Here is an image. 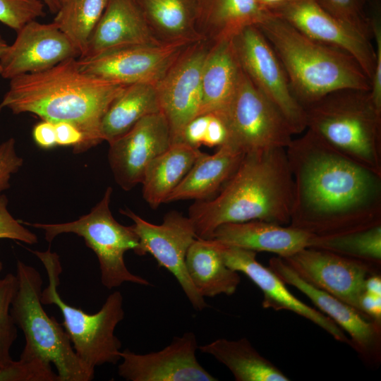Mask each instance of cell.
I'll return each instance as SVG.
<instances>
[{
  "instance_id": "obj_36",
  "label": "cell",
  "mask_w": 381,
  "mask_h": 381,
  "mask_svg": "<svg viewBox=\"0 0 381 381\" xmlns=\"http://www.w3.org/2000/svg\"><path fill=\"white\" fill-rule=\"evenodd\" d=\"M369 19L372 38L375 42V66L370 80V95L377 105L381 109V1L368 0Z\"/></svg>"
},
{
  "instance_id": "obj_11",
  "label": "cell",
  "mask_w": 381,
  "mask_h": 381,
  "mask_svg": "<svg viewBox=\"0 0 381 381\" xmlns=\"http://www.w3.org/2000/svg\"><path fill=\"white\" fill-rule=\"evenodd\" d=\"M130 218L139 238L136 255H151L159 267L167 269L177 279L189 302L196 310L208 306L195 290L186 267L188 249L196 238L191 220L176 211L167 212L160 224L150 223L128 208L120 210Z\"/></svg>"
},
{
  "instance_id": "obj_41",
  "label": "cell",
  "mask_w": 381,
  "mask_h": 381,
  "mask_svg": "<svg viewBox=\"0 0 381 381\" xmlns=\"http://www.w3.org/2000/svg\"><path fill=\"white\" fill-rule=\"evenodd\" d=\"M229 132L223 115L210 113L203 145L212 147H220L229 142Z\"/></svg>"
},
{
  "instance_id": "obj_5",
  "label": "cell",
  "mask_w": 381,
  "mask_h": 381,
  "mask_svg": "<svg viewBox=\"0 0 381 381\" xmlns=\"http://www.w3.org/2000/svg\"><path fill=\"white\" fill-rule=\"evenodd\" d=\"M303 108L306 128L381 175V109L370 90H337Z\"/></svg>"
},
{
  "instance_id": "obj_30",
  "label": "cell",
  "mask_w": 381,
  "mask_h": 381,
  "mask_svg": "<svg viewBox=\"0 0 381 381\" xmlns=\"http://www.w3.org/2000/svg\"><path fill=\"white\" fill-rule=\"evenodd\" d=\"M147 23L167 41H200L196 28L195 0H137Z\"/></svg>"
},
{
  "instance_id": "obj_3",
  "label": "cell",
  "mask_w": 381,
  "mask_h": 381,
  "mask_svg": "<svg viewBox=\"0 0 381 381\" xmlns=\"http://www.w3.org/2000/svg\"><path fill=\"white\" fill-rule=\"evenodd\" d=\"M294 181L286 148L245 154L217 196L196 200L188 209L196 238L212 239L226 223L262 220L290 222Z\"/></svg>"
},
{
  "instance_id": "obj_43",
  "label": "cell",
  "mask_w": 381,
  "mask_h": 381,
  "mask_svg": "<svg viewBox=\"0 0 381 381\" xmlns=\"http://www.w3.org/2000/svg\"><path fill=\"white\" fill-rule=\"evenodd\" d=\"M32 137L35 143L43 149H50L57 145L54 123L42 120L37 123L32 130Z\"/></svg>"
},
{
  "instance_id": "obj_2",
  "label": "cell",
  "mask_w": 381,
  "mask_h": 381,
  "mask_svg": "<svg viewBox=\"0 0 381 381\" xmlns=\"http://www.w3.org/2000/svg\"><path fill=\"white\" fill-rule=\"evenodd\" d=\"M10 80L9 90L0 105L13 114L31 113L54 123L73 124L83 135V143L74 153L87 151L102 142V119L127 86L82 71L77 58Z\"/></svg>"
},
{
  "instance_id": "obj_1",
  "label": "cell",
  "mask_w": 381,
  "mask_h": 381,
  "mask_svg": "<svg viewBox=\"0 0 381 381\" xmlns=\"http://www.w3.org/2000/svg\"><path fill=\"white\" fill-rule=\"evenodd\" d=\"M286 153L294 181L289 226L330 236L381 224V175L306 128Z\"/></svg>"
},
{
  "instance_id": "obj_47",
  "label": "cell",
  "mask_w": 381,
  "mask_h": 381,
  "mask_svg": "<svg viewBox=\"0 0 381 381\" xmlns=\"http://www.w3.org/2000/svg\"><path fill=\"white\" fill-rule=\"evenodd\" d=\"M43 4L47 6L49 10L53 13H56L60 8V2L59 0H41Z\"/></svg>"
},
{
  "instance_id": "obj_24",
  "label": "cell",
  "mask_w": 381,
  "mask_h": 381,
  "mask_svg": "<svg viewBox=\"0 0 381 381\" xmlns=\"http://www.w3.org/2000/svg\"><path fill=\"white\" fill-rule=\"evenodd\" d=\"M245 153L230 142L213 155L204 153L194 163L166 202L183 200L210 199L231 177Z\"/></svg>"
},
{
  "instance_id": "obj_33",
  "label": "cell",
  "mask_w": 381,
  "mask_h": 381,
  "mask_svg": "<svg viewBox=\"0 0 381 381\" xmlns=\"http://www.w3.org/2000/svg\"><path fill=\"white\" fill-rule=\"evenodd\" d=\"M17 286L16 275L12 273H8L0 279V368L14 361L11 349L18 337V327L10 309Z\"/></svg>"
},
{
  "instance_id": "obj_35",
  "label": "cell",
  "mask_w": 381,
  "mask_h": 381,
  "mask_svg": "<svg viewBox=\"0 0 381 381\" xmlns=\"http://www.w3.org/2000/svg\"><path fill=\"white\" fill-rule=\"evenodd\" d=\"M41 0H0V22L18 32L30 21L45 16Z\"/></svg>"
},
{
  "instance_id": "obj_28",
  "label": "cell",
  "mask_w": 381,
  "mask_h": 381,
  "mask_svg": "<svg viewBox=\"0 0 381 381\" xmlns=\"http://www.w3.org/2000/svg\"><path fill=\"white\" fill-rule=\"evenodd\" d=\"M198 349L224 365L236 381H289L290 379L262 356L245 337L221 338L200 346Z\"/></svg>"
},
{
  "instance_id": "obj_38",
  "label": "cell",
  "mask_w": 381,
  "mask_h": 381,
  "mask_svg": "<svg viewBox=\"0 0 381 381\" xmlns=\"http://www.w3.org/2000/svg\"><path fill=\"white\" fill-rule=\"evenodd\" d=\"M8 199L0 195V238L11 239L28 245L38 243L37 235L16 219L7 208Z\"/></svg>"
},
{
  "instance_id": "obj_48",
  "label": "cell",
  "mask_w": 381,
  "mask_h": 381,
  "mask_svg": "<svg viewBox=\"0 0 381 381\" xmlns=\"http://www.w3.org/2000/svg\"><path fill=\"white\" fill-rule=\"evenodd\" d=\"M8 45L6 42L0 37V58L4 54L7 50Z\"/></svg>"
},
{
  "instance_id": "obj_22",
  "label": "cell",
  "mask_w": 381,
  "mask_h": 381,
  "mask_svg": "<svg viewBox=\"0 0 381 381\" xmlns=\"http://www.w3.org/2000/svg\"><path fill=\"white\" fill-rule=\"evenodd\" d=\"M313 236L289 225L251 220L222 224L215 229L212 239L228 246L286 258L310 247Z\"/></svg>"
},
{
  "instance_id": "obj_29",
  "label": "cell",
  "mask_w": 381,
  "mask_h": 381,
  "mask_svg": "<svg viewBox=\"0 0 381 381\" xmlns=\"http://www.w3.org/2000/svg\"><path fill=\"white\" fill-rule=\"evenodd\" d=\"M156 85L135 83L126 87L102 119L99 127L102 142L111 143L141 119L161 111Z\"/></svg>"
},
{
  "instance_id": "obj_7",
  "label": "cell",
  "mask_w": 381,
  "mask_h": 381,
  "mask_svg": "<svg viewBox=\"0 0 381 381\" xmlns=\"http://www.w3.org/2000/svg\"><path fill=\"white\" fill-rule=\"evenodd\" d=\"M43 264L49 284L42 291L43 305H55L62 317V325L80 360L90 368L121 361V342L115 329L124 318L123 298L115 291L108 296L99 311L94 314L66 303L61 297L58 286L62 267L59 256L50 248L45 251L30 250Z\"/></svg>"
},
{
  "instance_id": "obj_51",
  "label": "cell",
  "mask_w": 381,
  "mask_h": 381,
  "mask_svg": "<svg viewBox=\"0 0 381 381\" xmlns=\"http://www.w3.org/2000/svg\"><path fill=\"white\" fill-rule=\"evenodd\" d=\"M0 73H1V68H0Z\"/></svg>"
},
{
  "instance_id": "obj_13",
  "label": "cell",
  "mask_w": 381,
  "mask_h": 381,
  "mask_svg": "<svg viewBox=\"0 0 381 381\" xmlns=\"http://www.w3.org/2000/svg\"><path fill=\"white\" fill-rule=\"evenodd\" d=\"M282 258L306 282L362 314L359 299L364 292V282L368 276L380 274V266L368 262L312 247Z\"/></svg>"
},
{
  "instance_id": "obj_42",
  "label": "cell",
  "mask_w": 381,
  "mask_h": 381,
  "mask_svg": "<svg viewBox=\"0 0 381 381\" xmlns=\"http://www.w3.org/2000/svg\"><path fill=\"white\" fill-rule=\"evenodd\" d=\"M54 128L57 145L73 146L74 152L83 143V133L73 124L59 121L54 123Z\"/></svg>"
},
{
  "instance_id": "obj_50",
  "label": "cell",
  "mask_w": 381,
  "mask_h": 381,
  "mask_svg": "<svg viewBox=\"0 0 381 381\" xmlns=\"http://www.w3.org/2000/svg\"><path fill=\"white\" fill-rule=\"evenodd\" d=\"M59 1L60 2V4H63L64 2H65L67 0H59Z\"/></svg>"
},
{
  "instance_id": "obj_9",
  "label": "cell",
  "mask_w": 381,
  "mask_h": 381,
  "mask_svg": "<svg viewBox=\"0 0 381 381\" xmlns=\"http://www.w3.org/2000/svg\"><path fill=\"white\" fill-rule=\"evenodd\" d=\"M229 142L245 154L286 148L293 133L283 114L241 69L235 94L224 114Z\"/></svg>"
},
{
  "instance_id": "obj_37",
  "label": "cell",
  "mask_w": 381,
  "mask_h": 381,
  "mask_svg": "<svg viewBox=\"0 0 381 381\" xmlns=\"http://www.w3.org/2000/svg\"><path fill=\"white\" fill-rule=\"evenodd\" d=\"M50 377V369L40 361L19 359L0 368V381H48Z\"/></svg>"
},
{
  "instance_id": "obj_19",
  "label": "cell",
  "mask_w": 381,
  "mask_h": 381,
  "mask_svg": "<svg viewBox=\"0 0 381 381\" xmlns=\"http://www.w3.org/2000/svg\"><path fill=\"white\" fill-rule=\"evenodd\" d=\"M207 52L202 40L188 46L156 85L161 112L169 126L172 143L200 114L202 71Z\"/></svg>"
},
{
  "instance_id": "obj_17",
  "label": "cell",
  "mask_w": 381,
  "mask_h": 381,
  "mask_svg": "<svg viewBox=\"0 0 381 381\" xmlns=\"http://www.w3.org/2000/svg\"><path fill=\"white\" fill-rule=\"evenodd\" d=\"M193 332L176 337L163 349L145 354L121 351L118 374L128 381H217L198 362Z\"/></svg>"
},
{
  "instance_id": "obj_39",
  "label": "cell",
  "mask_w": 381,
  "mask_h": 381,
  "mask_svg": "<svg viewBox=\"0 0 381 381\" xmlns=\"http://www.w3.org/2000/svg\"><path fill=\"white\" fill-rule=\"evenodd\" d=\"M2 108L0 105V111ZM23 164V158L16 152L14 138L0 144V195L9 188L11 175L17 173Z\"/></svg>"
},
{
  "instance_id": "obj_4",
  "label": "cell",
  "mask_w": 381,
  "mask_h": 381,
  "mask_svg": "<svg viewBox=\"0 0 381 381\" xmlns=\"http://www.w3.org/2000/svg\"><path fill=\"white\" fill-rule=\"evenodd\" d=\"M274 49L303 106L341 89L370 90V80L349 53L315 41L267 13L256 25Z\"/></svg>"
},
{
  "instance_id": "obj_12",
  "label": "cell",
  "mask_w": 381,
  "mask_h": 381,
  "mask_svg": "<svg viewBox=\"0 0 381 381\" xmlns=\"http://www.w3.org/2000/svg\"><path fill=\"white\" fill-rule=\"evenodd\" d=\"M192 43L181 40L128 46L77 60L82 71L102 79L126 85L157 84Z\"/></svg>"
},
{
  "instance_id": "obj_44",
  "label": "cell",
  "mask_w": 381,
  "mask_h": 381,
  "mask_svg": "<svg viewBox=\"0 0 381 381\" xmlns=\"http://www.w3.org/2000/svg\"><path fill=\"white\" fill-rule=\"evenodd\" d=\"M359 306L365 317L381 322V296L364 291L360 297Z\"/></svg>"
},
{
  "instance_id": "obj_25",
  "label": "cell",
  "mask_w": 381,
  "mask_h": 381,
  "mask_svg": "<svg viewBox=\"0 0 381 381\" xmlns=\"http://www.w3.org/2000/svg\"><path fill=\"white\" fill-rule=\"evenodd\" d=\"M185 263L193 285L203 298L231 296L240 284L238 272L226 265L212 239L196 238L188 249Z\"/></svg>"
},
{
  "instance_id": "obj_10",
  "label": "cell",
  "mask_w": 381,
  "mask_h": 381,
  "mask_svg": "<svg viewBox=\"0 0 381 381\" xmlns=\"http://www.w3.org/2000/svg\"><path fill=\"white\" fill-rule=\"evenodd\" d=\"M241 69L253 85L280 111L293 134L306 130L303 106L295 97L278 56L256 25H250L233 38Z\"/></svg>"
},
{
  "instance_id": "obj_27",
  "label": "cell",
  "mask_w": 381,
  "mask_h": 381,
  "mask_svg": "<svg viewBox=\"0 0 381 381\" xmlns=\"http://www.w3.org/2000/svg\"><path fill=\"white\" fill-rule=\"evenodd\" d=\"M196 28L214 42L233 38L243 28L257 25L267 14L258 0H195Z\"/></svg>"
},
{
  "instance_id": "obj_34",
  "label": "cell",
  "mask_w": 381,
  "mask_h": 381,
  "mask_svg": "<svg viewBox=\"0 0 381 381\" xmlns=\"http://www.w3.org/2000/svg\"><path fill=\"white\" fill-rule=\"evenodd\" d=\"M328 13L371 40L372 32L365 5L368 0H316Z\"/></svg>"
},
{
  "instance_id": "obj_40",
  "label": "cell",
  "mask_w": 381,
  "mask_h": 381,
  "mask_svg": "<svg viewBox=\"0 0 381 381\" xmlns=\"http://www.w3.org/2000/svg\"><path fill=\"white\" fill-rule=\"evenodd\" d=\"M210 118V113L196 116L184 126L176 142L199 149L203 145Z\"/></svg>"
},
{
  "instance_id": "obj_46",
  "label": "cell",
  "mask_w": 381,
  "mask_h": 381,
  "mask_svg": "<svg viewBox=\"0 0 381 381\" xmlns=\"http://www.w3.org/2000/svg\"><path fill=\"white\" fill-rule=\"evenodd\" d=\"M262 8L267 13L285 4L290 0H258Z\"/></svg>"
},
{
  "instance_id": "obj_15",
  "label": "cell",
  "mask_w": 381,
  "mask_h": 381,
  "mask_svg": "<svg viewBox=\"0 0 381 381\" xmlns=\"http://www.w3.org/2000/svg\"><path fill=\"white\" fill-rule=\"evenodd\" d=\"M171 143L170 128L161 111L141 119L109 143L108 161L116 183L126 191L141 183L148 164Z\"/></svg>"
},
{
  "instance_id": "obj_16",
  "label": "cell",
  "mask_w": 381,
  "mask_h": 381,
  "mask_svg": "<svg viewBox=\"0 0 381 381\" xmlns=\"http://www.w3.org/2000/svg\"><path fill=\"white\" fill-rule=\"evenodd\" d=\"M269 13L315 41L349 53L371 80L375 52L370 40L331 16L316 0H290Z\"/></svg>"
},
{
  "instance_id": "obj_31",
  "label": "cell",
  "mask_w": 381,
  "mask_h": 381,
  "mask_svg": "<svg viewBox=\"0 0 381 381\" xmlns=\"http://www.w3.org/2000/svg\"><path fill=\"white\" fill-rule=\"evenodd\" d=\"M108 0H67L61 4L53 23L85 54Z\"/></svg>"
},
{
  "instance_id": "obj_23",
  "label": "cell",
  "mask_w": 381,
  "mask_h": 381,
  "mask_svg": "<svg viewBox=\"0 0 381 381\" xmlns=\"http://www.w3.org/2000/svg\"><path fill=\"white\" fill-rule=\"evenodd\" d=\"M241 72L232 38L214 42L202 67L199 115L224 114L235 94Z\"/></svg>"
},
{
  "instance_id": "obj_6",
  "label": "cell",
  "mask_w": 381,
  "mask_h": 381,
  "mask_svg": "<svg viewBox=\"0 0 381 381\" xmlns=\"http://www.w3.org/2000/svg\"><path fill=\"white\" fill-rule=\"evenodd\" d=\"M16 275L18 286L10 311L25 337L19 359L40 360L54 365L59 381L92 380L95 370L80 360L62 324L43 308V281L39 271L18 260Z\"/></svg>"
},
{
  "instance_id": "obj_32",
  "label": "cell",
  "mask_w": 381,
  "mask_h": 381,
  "mask_svg": "<svg viewBox=\"0 0 381 381\" xmlns=\"http://www.w3.org/2000/svg\"><path fill=\"white\" fill-rule=\"evenodd\" d=\"M310 247L381 266V224L344 234L314 236Z\"/></svg>"
},
{
  "instance_id": "obj_14",
  "label": "cell",
  "mask_w": 381,
  "mask_h": 381,
  "mask_svg": "<svg viewBox=\"0 0 381 381\" xmlns=\"http://www.w3.org/2000/svg\"><path fill=\"white\" fill-rule=\"evenodd\" d=\"M269 268L286 284L306 295L324 314L348 333L351 346L369 365L381 361V322L365 318L356 309L301 279L281 257H272Z\"/></svg>"
},
{
  "instance_id": "obj_8",
  "label": "cell",
  "mask_w": 381,
  "mask_h": 381,
  "mask_svg": "<svg viewBox=\"0 0 381 381\" xmlns=\"http://www.w3.org/2000/svg\"><path fill=\"white\" fill-rule=\"evenodd\" d=\"M112 191L111 187H107L101 200L90 212L74 221L57 224L20 222L43 231L49 243L62 234L82 237L97 258L101 283L107 289L127 282L150 286L149 281L133 274L126 265L124 254L131 250L136 252L139 238L132 225L124 226L113 217L109 207Z\"/></svg>"
},
{
  "instance_id": "obj_26",
  "label": "cell",
  "mask_w": 381,
  "mask_h": 381,
  "mask_svg": "<svg viewBox=\"0 0 381 381\" xmlns=\"http://www.w3.org/2000/svg\"><path fill=\"white\" fill-rule=\"evenodd\" d=\"M204 152L181 142L172 143L147 167L141 184L143 197L153 209L165 203Z\"/></svg>"
},
{
  "instance_id": "obj_45",
  "label": "cell",
  "mask_w": 381,
  "mask_h": 381,
  "mask_svg": "<svg viewBox=\"0 0 381 381\" xmlns=\"http://www.w3.org/2000/svg\"><path fill=\"white\" fill-rule=\"evenodd\" d=\"M364 291L381 296V277L380 274H373L368 276L364 282Z\"/></svg>"
},
{
  "instance_id": "obj_21",
  "label": "cell",
  "mask_w": 381,
  "mask_h": 381,
  "mask_svg": "<svg viewBox=\"0 0 381 381\" xmlns=\"http://www.w3.org/2000/svg\"><path fill=\"white\" fill-rule=\"evenodd\" d=\"M152 30L137 0H108L85 54L78 58L128 46L164 42L157 39Z\"/></svg>"
},
{
  "instance_id": "obj_18",
  "label": "cell",
  "mask_w": 381,
  "mask_h": 381,
  "mask_svg": "<svg viewBox=\"0 0 381 381\" xmlns=\"http://www.w3.org/2000/svg\"><path fill=\"white\" fill-rule=\"evenodd\" d=\"M212 240L226 265L246 274L261 290L263 308L291 311L319 326L335 340L351 346L349 338L332 319L294 296L269 267H265L257 260L255 251Z\"/></svg>"
},
{
  "instance_id": "obj_20",
  "label": "cell",
  "mask_w": 381,
  "mask_h": 381,
  "mask_svg": "<svg viewBox=\"0 0 381 381\" xmlns=\"http://www.w3.org/2000/svg\"><path fill=\"white\" fill-rule=\"evenodd\" d=\"M80 53L52 22L30 21L17 32L14 42L0 58V75L11 79L50 68Z\"/></svg>"
},
{
  "instance_id": "obj_49",
  "label": "cell",
  "mask_w": 381,
  "mask_h": 381,
  "mask_svg": "<svg viewBox=\"0 0 381 381\" xmlns=\"http://www.w3.org/2000/svg\"><path fill=\"white\" fill-rule=\"evenodd\" d=\"M3 268H4L3 263L0 261V272L2 271Z\"/></svg>"
}]
</instances>
